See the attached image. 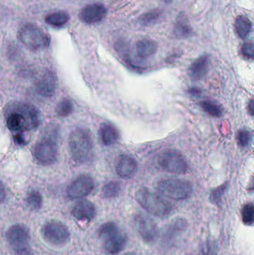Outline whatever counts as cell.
<instances>
[{
    "label": "cell",
    "instance_id": "cell-16",
    "mask_svg": "<svg viewBox=\"0 0 254 255\" xmlns=\"http://www.w3.org/2000/svg\"><path fill=\"white\" fill-rule=\"evenodd\" d=\"M95 205L87 200L79 201L72 210V214L78 220L81 221H91L95 217Z\"/></svg>",
    "mask_w": 254,
    "mask_h": 255
},
{
    "label": "cell",
    "instance_id": "cell-23",
    "mask_svg": "<svg viewBox=\"0 0 254 255\" xmlns=\"http://www.w3.org/2000/svg\"><path fill=\"white\" fill-rule=\"evenodd\" d=\"M200 106L206 113L208 114L210 116L215 117V118H220L223 115V112H222L221 106L217 103H214V102L205 100V101L200 103Z\"/></svg>",
    "mask_w": 254,
    "mask_h": 255
},
{
    "label": "cell",
    "instance_id": "cell-15",
    "mask_svg": "<svg viewBox=\"0 0 254 255\" xmlns=\"http://www.w3.org/2000/svg\"><path fill=\"white\" fill-rule=\"evenodd\" d=\"M115 169L119 177L128 179L134 176L137 172V161L131 156L121 154L118 156L115 162Z\"/></svg>",
    "mask_w": 254,
    "mask_h": 255
},
{
    "label": "cell",
    "instance_id": "cell-2",
    "mask_svg": "<svg viewBox=\"0 0 254 255\" xmlns=\"http://www.w3.org/2000/svg\"><path fill=\"white\" fill-rule=\"evenodd\" d=\"M72 156L79 163H87L93 155V143L87 130L81 128L74 129L69 138Z\"/></svg>",
    "mask_w": 254,
    "mask_h": 255
},
{
    "label": "cell",
    "instance_id": "cell-36",
    "mask_svg": "<svg viewBox=\"0 0 254 255\" xmlns=\"http://www.w3.org/2000/svg\"><path fill=\"white\" fill-rule=\"evenodd\" d=\"M249 106H251V108H250L251 115H252V116H253V115H254V113H253V112H254L253 100H252V101H251V103H250V105H249Z\"/></svg>",
    "mask_w": 254,
    "mask_h": 255
},
{
    "label": "cell",
    "instance_id": "cell-12",
    "mask_svg": "<svg viewBox=\"0 0 254 255\" xmlns=\"http://www.w3.org/2000/svg\"><path fill=\"white\" fill-rule=\"evenodd\" d=\"M107 15V9L101 3L87 4L79 13V19L86 24H95L101 22Z\"/></svg>",
    "mask_w": 254,
    "mask_h": 255
},
{
    "label": "cell",
    "instance_id": "cell-26",
    "mask_svg": "<svg viewBox=\"0 0 254 255\" xmlns=\"http://www.w3.org/2000/svg\"><path fill=\"white\" fill-rule=\"evenodd\" d=\"M27 203L31 209L38 210L41 208L43 198L39 192L32 190L27 196Z\"/></svg>",
    "mask_w": 254,
    "mask_h": 255
},
{
    "label": "cell",
    "instance_id": "cell-8",
    "mask_svg": "<svg viewBox=\"0 0 254 255\" xmlns=\"http://www.w3.org/2000/svg\"><path fill=\"white\" fill-rule=\"evenodd\" d=\"M158 164L166 172L172 174H184L187 172V162L178 151L165 150L160 154Z\"/></svg>",
    "mask_w": 254,
    "mask_h": 255
},
{
    "label": "cell",
    "instance_id": "cell-4",
    "mask_svg": "<svg viewBox=\"0 0 254 255\" xmlns=\"http://www.w3.org/2000/svg\"><path fill=\"white\" fill-rule=\"evenodd\" d=\"M98 237L107 253L116 255L126 245V237L116 223L108 222L101 225L98 229Z\"/></svg>",
    "mask_w": 254,
    "mask_h": 255
},
{
    "label": "cell",
    "instance_id": "cell-10",
    "mask_svg": "<svg viewBox=\"0 0 254 255\" xmlns=\"http://www.w3.org/2000/svg\"><path fill=\"white\" fill-rule=\"evenodd\" d=\"M134 224L137 232L146 242H153L158 236L156 223L149 216L138 214L134 217Z\"/></svg>",
    "mask_w": 254,
    "mask_h": 255
},
{
    "label": "cell",
    "instance_id": "cell-33",
    "mask_svg": "<svg viewBox=\"0 0 254 255\" xmlns=\"http://www.w3.org/2000/svg\"><path fill=\"white\" fill-rule=\"evenodd\" d=\"M6 198V190L4 186L3 185L2 182L0 181V204L2 203Z\"/></svg>",
    "mask_w": 254,
    "mask_h": 255
},
{
    "label": "cell",
    "instance_id": "cell-9",
    "mask_svg": "<svg viewBox=\"0 0 254 255\" xmlns=\"http://www.w3.org/2000/svg\"><path fill=\"white\" fill-rule=\"evenodd\" d=\"M34 154L36 160L41 164H53L58 158V146L53 139L47 138L36 144Z\"/></svg>",
    "mask_w": 254,
    "mask_h": 255
},
{
    "label": "cell",
    "instance_id": "cell-37",
    "mask_svg": "<svg viewBox=\"0 0 254 255\" xmlns=\"http://www.w3.org/2000/svg\"><path fill=\"white\" fill-rule=\"evenodd\" d=\"M163 1H164V2L167 3V4H170V3L172 1V0H163Z\"/></svg>",
    "mask_w": 254,
    "mask_h": 255
},
{
    "label": "cell",
    "instance_id": "cell-27",
    "mask_svg": "<svg viewBox=\"0 0 254 255\" xmlns=\"http://www.w3.org/2000/svg\"><path fill=\"white\" fill-rule=\"evenodd\" d=\"M242 219L246 226H252L254 220V208L252 203L246 204L242 209Z\"/></svg>",
    "mask_w": 254,
    "mask_h": 255
},
{
    "label": "cell",
    "instance_id": "cell-7",
    "mask_svg": "<svg viewBox=\"0 0 254 255\" xmlns=\"http://www.w3.org/2000/svg\"><path fill=\"white\" fill-rule=\"evenodd\" d=\"M43 239L51 245L61 247L65 245L70 240V233L65 225L61 222H47L42 228Z\"/></svg>",
    "mask_w": 254,
    "mask_h": 255
},
{
    "label": "cell",
    "instance_id": "cell-19",
    "mask_svg": "<svg viewBox=\"0 0 254 255\" xmlns=\"http://www.w3.org/2000/svg\"><path fill=\"white\" fill-rule=\"evenodd\" d=\"M158 50V44L154 40L149 39H143L137 42L136 45V51L140 58L146 59L156 53Z\"/></svg>",
    "mask_w": 254,
    "mask_h": 255
},
{
    "label": "cell",
    "instance_id": "cell-25",
    "mask_svg": "<svg viewBox=\"0 0 254 255\" xmlns=\"http://www.w3.org/2000/svg\"><path fill=\"white\" fill-rule=\"evenodd\" d=\"M57 115L60 117H68L73 113V105L69 100H63L58 103L55 109Z\"/></svg>",
    "mask_w": 254,
    "mask_h": 255
},
{
    "label": "cell",
    "instance_id": "cell-32",
    "mask_svg": "<svg viewBox=\"0 0 254 255\" xmlns=\"http://www.w3.org/2000/svg\"><path fill=\"white\" fill-rule=\"evenodd\" d=\"M13 139H14L15 142L19 144V145H24L26 142H25V136H24L22 131H19L18 133H16V134L13 136Z\"/></svg>",
    "mask_w": 254,
    "mask_h": 255
},
{
    "label": "cell",
    "instance_id": "cell-21",
    "mask_svg": "<svg viewBox=\"0 0 254 255\" xmlns=\"http://www.w3.org/2000/svg\"><path fill=\"white\" fill-rule=\"evenodd\" d=\"M235 28L236 31H237V34L240 38H246L252 31V22L247 16L241 15L236 19Z\"/></svg>",
    "mask_w": 254,
    "mask_h": 255
},
{
    "label": "cell",
    "instance_id": "cell-30",
    "mask_svg": "<svg viewBox=\"0 0 254 255\" xmlns=\"http://www.w3.org/2000/svg\"><path fill=\"white\" fill-rule=\"evenodd\" d=\"M251 139H252V135L249 130H241L237 135V142L240 146H248L250 143Z\"/></svg>",
    "mask_w": 254,
    "mask_h": 255
},
{
    "label": "cell",
    "instance_id": "cell-28",
    "mask_svg": "<svg viewBox=\"0 0 254 255\" xmlns=\"http://www.w3.org/2000/svg\"><path fill=\"white\" fill-rule=\"evenodd\" d=\"M161 16V12L160 10H153L142 15L140 17V21L143 25H149L157 22Z\"/></svg>",
    "mask_w": 254,
    "mask_h": 255
},
{
    "label": "cell",
    "instance_id": "cell-38",
    "mask_svg": "<svg viewBox=\"0 0 254 255\" xmlns=\"http://www.w3.org/2000/svg\"><path fill=\"white\" fill-rule=\"evenodd\" d=\"M124 255H137L134 254V253H127V254H125Z\"/></svg>",
    "mask_w": 254,
    "mask_h": 255
},
{
    "label": "cell",
    "instance_id": "cell-13",
    "mask_svg": "<svg viewBox=\"0 0 254 255\" xmlns=\"http://www.w3.org/2000/svg\"><path fill=\"white\" fill-rule=\"evenodd\" d=\"M7 242L15 250L28 247L29 232L25 226L14 225L7 230L6 234Z\"/></svg>",
    "mask_w": 254,
    "mask_h": 255
},
{
    "label": "cell",
    "instance_id": "cell-11",
    "mask_svg": "<svg viewBox=\"0 0 254 255\" xmlns=\"http://www.w3.org/2000/svg\"><path fill=\"white\" fill-rule=\"evenodd\" d=\"M94 187L93 179L89 175H82L70 184L67 193L71 199H82L88 196L93 190Z\"/></svg>",
    "mask_w": 254,
    "mask_h": 255
},
{
    "label": "cell",
    "instance_id": "cell-35",
    "mask_svg": "<svg viewBox=\"0 0 254 255\" xmlns=\"http://www.w3.org/2000/svg\"><path fill=\"white\" fill-rule=\"evenodd\" d=\"M189 93L192 94V95L195 96L197 94H199L201 93V91L199 89H197V88H192V89L189 90Z\"/></svg>",
    "mask_w": 254,
    "mask_h": 255
},
{
    "label": "cell",
    "instance_id": "cell-1",
    "mask_svg": "<svg viewBox=\"0 0 254 255\" xmlns=\"http://www.w3.org/2000/svg\"><path fill=\"white\" fill-rule=\"evenodd\" d=\"M6 125L12 131L31 130L40 124L38 111L31 105L14 103L7 108Z\"/></svg>",
    "mask_w": 254,
    "mask_h": 255
},
{
    "label": "cell",
    "instance_id": "cell-20",
    "mask_svg": "<svg viewBox=\"0 0 254 255\" xmlns=\"http://www.w3.org/2000/svg\"><path fill=\"white\" fill-rule=\"evenodd\" d=\"M192 29L187 17L181 13L177 17L174 27V35L179 38H185L192 34Z\"/></svg>",
    "mask_w": 254,
    "mask_h": 255
},
{
    "label": "cell",
    "instance_id": "cell-22",
    "mask_svg": "<svg viewBox=\"0 0 254 255\" xmlns=\"http://www.w3.org/2000/svg\"><path fill=\"white\" fill-rule=\"evenodd\" d=\"M46 23L52 26L60 27L70 20V15L65 11H56L49 13L45 18Z\"/></svg>",
    "mask_w": 254,
    "mask_h": 255
},
{
    "label": "cell",
    "instance_id": "cell-34",
    "mask_svg": "<svg viewBox=\"0 0 254 255\" xmlns=\"http://www.w3.org/2000/svg\"><path fill=\"white\" fill-rule=\"evenodd\" d=\"M15 255H33L31 252L30 251L28 247L25 248L20 249V250H16V253Z\"/></svg>",
    "mask_w": 254,
    "mask_h": 255
},
{
    "label": "cell",
    "instance_id": "cell-17",
    "mask_svg": "<svg viewBox=\"0 0 254 255\" xmlns=\"http://www.w3.org/2000/svg\"><path fill=\"white\" fill-rule=\"evenodd\" d=\"M210 60L208 55H204L197 58L189 68V76L193 81L204 79L208 73Z\"/></svg>",
    "mask_w": 254,
    "mask_h": 255
},
{
    "label": "cell",
    "instance_id": "cell-29",
    "mask_svg": "<svg viewBox=\"0 0 254 255\" xmlns=\"http://www.w3.org/2000/svg\"><path fill=\"white\" fill-rule=\"evenodd\" d=\"M226 189L227 184H225L213 190L210 195V199H211L212 202L217 205H220Z\"/></svg>",
    "mask_w": 254,
    "mask_h": 255
},
{
    "label": "cell",
    "instance_id": "cell-6",
    "mask_svg": "<svg viewBox=\"0 0 254 255\" xmlns=\"http://www.w3.org/2000/svg\"><path fill=\"white\" fill-rule=\"evenodd\" d=\"M157 189L165 197L177 201L188 199L193 190L192 184L189 181L174 178L160 181Z\"/></svg>",
    "mask_w": 254,
    "mask_h": 255
},
{
    "label": "cell",
    "instance_id": "cell-3",
    "mask_svg": "<svg viewBox=\"0 0 254 255\" xmlns=\"http://www.w3.org/2000/svg\"><path fill=\"white\" fill-rule=\"evenodd\" d=\"M137 202L149 214L158 217H166L172 211L171 204L149 189L140 188L135 193Z\"/></svg>",
    "mask_w": 254,
    "mask_h": 255
},
{
    "label": "cell",
    "instance_id": "cell-31",
    "mask_svg": "<svg viewBox=\"0 0 254 255\" xmlns=\"http://www.w3.org/2000/svg\"><path fill=\"white\" fill-rule=\"evenodd\" d=\"M242 54H243V56L249 58V59H252L254 58V45L252 42H249V43L243 44V47H242Z\"/></svg>",
    "mask_w": 254,
    "mask_h": 255
},
{
    "label": "cell",
    "instance_id": "cell-18",
    "mask_svg": "<svg viewBox=\"0 0 254 255\" xmlns=\"http://www.w3.org/2000/svg\"><path fill=\"white\" fill-rule=\"evenodd\" d=\"M101 142L105 145H111L116 143L119 138L117 129L109 124H101L99 130Z\"/></svg>",
    "mask_w": 254,
    "mask_h": 255
},
{
    "label": "cell",
    "instance_id": "cell-14",
    "mask_svg": "<svg viewBox=\"0 0 254 255\" xmlns=\"http://www.w3.org/2000/svg\"><path fill=\"white\" fill-rule=\"evenodd\" d=\"M36 90L40 95L51 97L55 95L57 88V78L51 70H45L36 83Z\"/></svg>",
    "mask_w": 254,
    "mask_h": 255
},
{
    "label": "cell",
    "instance_id": "cell-5",
    "mask_svg": "<svg viewBox=\"0 0 254 255\" xmlns=\"http://www.w3.org/2000/svg\"><path fill=\"white\" fill-rule=\"evenodd\" d=\"M18 37L21 43L31 51L43 50L49 46V35L40 27L32 23L21 25L18 31Z\"/></svg>",
    "mask_w": 254,
    "mask_h": 255
},
{
    "label": "cell",
    "instance_id": "cell-24",
    "mask_svg": "<svg viewBox=\"0 0 254 255\" xmlns=\"http://www.w3.org/2000/svg\"><path fill=\"white\" fill-rule=\"evenodd\" d=\"M122 190V184L117 181H110L102 189V195L106 199L117 197Z\"/></svg>",
    "mask_w": 254,
    "mask_h": 255
}]
</instances>
